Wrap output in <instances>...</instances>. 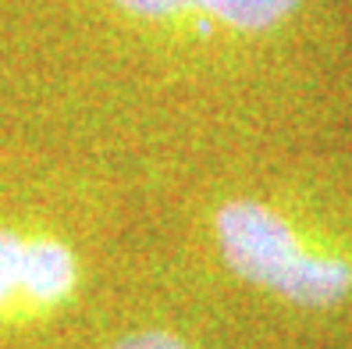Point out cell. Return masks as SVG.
<instances>
[{"instance_id": "obj_1", "label": "cell", "mask_w": 352, "mask_h": 349, "mask_svg": "<svg viewBox=\"0 0 352 349\" xmlns=\"http://www.w3.org/2000/svg\"><path fill=\"white\" fill-rule=\"evenodd\" d=\"M324 0H0V57L29 75L182 96L281 50Z\"/></svg>"}, {"instance_id": "obj_2", "label": "cell", "mask_w": 352, "mask_h": 349, "mask_svg": "<svg viewBox=\"0 0 352 349\" xmlns=\"http://www.w3.org/2000/svg\"><path fill=\"white\" fill-rule=\"evenodd\" d=\"M206 239L239 282L278 299L320 310L352 296V260L256 193H228L210 203Z\"/></svg>"}, {"instance_id": "obj_3", "label": "cell", "mask_w": 352, "mask_h": 349, "mask_svg": "<svg viewBox=\"0 0 352 349\" xmlns=\"http://www.w3.org/2000/svg\"><path fill=\"white\" fill-rule=\"evenodd\" d=\"M43 224H14L0 221V317L36 314L32 293V260Z\"/></svg>"}, {"instance_id": "obj_4", "label": "cell", "mask_w": 352, "mask_h": 349, "mask_svg": "<svg viewBox=\"0 0 352 349\" xmlns=\"http://www.w3.org/2000/svg\"><path fill=\"white\" fill-rule=\"evenodd\" d=\"M114 349H189V346L168 332H135L129 339H121Z\"/></svg>"}]
</instances>
